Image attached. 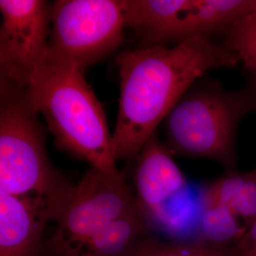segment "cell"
Instances as JSON below:
<instances>
[{"label":"cell","mask_w":256,"mask_h":256,"mask_svg":"<svg viewBox=\"0 0 256 256\" xmlns=\"http://www.w3.org/2000/svg\"><path fill=\"white\" fill-rule=\"evenodd\" d=\"M238 63L236 55L207 36L188 37L171 48L152 45L120 54V92L112 133L117 162L138 156L196 79Z\"/></svg>","instance_id":"1"},{"label":"cell","mask_w":256,"mask_h":256,"mask_svg":"<svg viewBox=\"0 0 256 256\" xmlns=\"http://www.w3.org/2000/svg\"><path fill=\"white\" fill-rule=\"evenodd\" d=\"M74 66L48 62L24 93L37 114H42L56 144L93 168L118 169L101 102Z\"/></svg>","instance_id":"2"},{"label":"cell","mask_w":256,"mask_h":256,"mask_svg":"<svg viewBox=\"0 0 256 256\" xmlns=\"http://www.w3.org/2000/svg\"><path fill=\"white\" fill-rule=\"evenodd\" d=\"M72 188L50 164L37 113L24 94L1 86L0 190L36 200L57 220Z\"/></svg>","instance_id":"3"},{"label":"cell","mask_w":256,"mask_h":256,"mask_svg":"<svg viewBox=\"0 0 256 256\" xmlns=\"http://www.w3.org/2000/svg\"><path fill=\"white\" fill-rule=\"evenodd\" d=\"M126 27V0L55 1L50 60L84 72L120 46Z\"/></svg>","instance_id":"4"},{"label":"cell","mask_w":256,"mask_h":256,"mask_svg":"<svg viewBox=\"0 0 256 256\" xmlns=\"http://www.w3.org/2000/svg\"><path fill=\"white\" fill-rule=\"evenodd\" d=\"M172 153L154 135L138 156L135 196L148 226L172 236L198 232L202 210Z\"/></svg>","instance_id":"5"},{"label":"cell","mask_w":256,"mask_h":256,"mask_svg":"<svg viewBox=\"0 0 256 256\" xmlns=\"http://www.w3.org/2000/svg\"><path fill=\"white\" fill-rule=\"evenodd\" d=\"M137 210L135 192L124 172L92 167L68 196L57 220L55 244L72 256L102 227Z\"/></svg>","instance_id":"6"},{"label":"cell","mask_w":256,"mask_h":256,"mask_svg":"<svg viewBox=\"0 0 256 256\" xmlns=\"http://www.w3.org/2000/svg\"><path fill=\"white\" fill-rule=\"evenodd\" d=\"M165 120L171 153L232 162L238 108L229 97L212 92L189 95Z\"/></svg>","instance_id":"7"},{"label":"cell","mask_w":256,"mask_h":256,"mask_svg":"<svg viewBox=\"0 0 256 256\" xmlns=\"http://www.w3.org/2000/svg\"><path fill=\"white\" fill-rule=\"evenodd\" d=\"M1 86L25 93L50 59V7L41 0L0 1Z\"/></svg>","instance_id":"8"},{"label":"cell","mask_w":256,"mask_h":256,"mask_svg":"<svg viewBox=\"0 0 256 256\" xmlns=\"http://www.w3.org/2000/svg\"><path fill=\"white\" fill-rule=\"evenodd\" d=\"M45 206L0 190V256H36L46 221Z\"/></svg>","instance_id":"9"},{"label":"cell","mask_w":256,"mask_h":256,"mask_svg":"<svg viewBox=\"0 0 256 256\" xmlns=\"http://www.w3.org/2000/svg\"><path fill=\"white\" fill-rule=\"evenodd\" d=\"M256 10V0H183L182 7L162 42L207 36L218 28L230 27L238 19Z\"/></svg>","instance_id":"10"},{"label":"cell","mask_w":256,"mask_h":256,"mask_svg":"<svg viewBox=\"0 0 256 256\" xmlns=\"http://www.w3.org/2000/svg\"><path fill=\"white\" fill-rule=\"evenodd\" d=\"M200 196L202 205L227 207L248 229L256 221V169L227 174L210 183Z\"/></svg>","instance_id":"11"},{"label":"cell","mask_w":256,"mask_h":256,"mask_svg":"<svg viewBox=\"0 0 256 256\" xmlns=\"http://www.w3.org/2000/svg\"><path fill=\"white\" fill-rule=\"evenodd\" d=\"M140 210L114 220L88 238L72 256H124L146 228Z\"/></svg>","instance_id":"12"},{"label":"cell","mask_w":256,"mask_h":256,"mask_svg":"<svg viewBox=\"0 0 256 256\" xmlns=\"http://www.w3.org/2000/svg\"><path fill=\"white\" fill-rule=\"evenodd\" d=\"M247 230V226L227 207L202 205L198 232L207 245L218 248L239 242Z\"/></svg>","instance_id":"13"},{"label":"cell","mask_w":256,"mask_h":256,"mask_svg":"<svg viewBox=\"0 0 256 256\" xmlns=\"http://www.w3.org/2000/svg\"><path fill=\"white\" fill-rule=\"evenodd\" d=\"M225 48L246 68L256 72V10L228 27Z\"/></svg>","instance_id":"14"},{"label":"cell","mask_w":256,"mask_h":256,"mask_svg":"<svg viewBox=\"0 0 256 256\" xmlns=\"http://www.w3.org/2000/svg\"><path fill=\"white\" fill-rule=\"evenodd\" d=\"M124 256H225L216 247L207 244L146 243L133 248Z\"/></svg>","instance_id":"15"},{"label":"cell","mask_w":256,"mask_h":256,"mask_svg":"<svg viewBox=\"0 0 256 256\" xmlns=\"http://www.w3.org/2000/svg\"><path fill=\"white\" fill-rule=\"evenodd\" d=\"M238 256H256V221L238 242Z\"/></svg>","instance_id":"16"},{"label":"cell","mask_w":256,"mask_h":256,"mask_svg":"<svg viewBox=\"0 0 256 256\" xmlns=\"http://www.w3.org/2000/svg\"><path fill=\"white\" fill-rule=\"evenodd\" d=\"M254 78H256V72H254Z\"/></svg>","instance_id":"17"}]
</instances>
